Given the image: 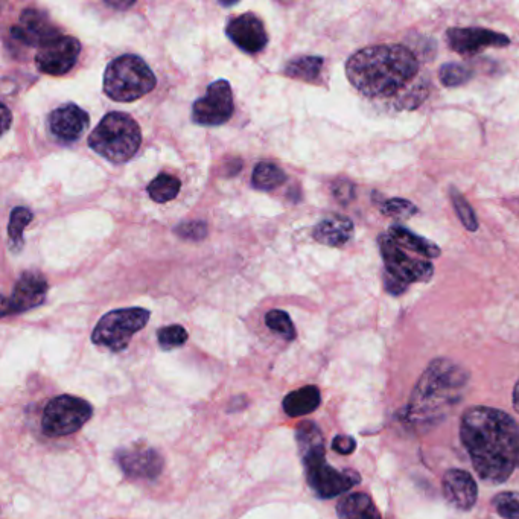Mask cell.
Returning <instances> with one entry per match:
<instances>
[{
	"label": "cell",
	"mask_w": 519,
	"mask_h": 519,
	"mask_svg": "<svg viewBox=\"0 0 519 519\" xmlns=\"http://www.w3.org/2000/svg\"><path fill=\"white\" fill-rule=\"evenodd\" d=\"M460 437L481 480L501 484L518 465L519 428L497 408L474 407L463 414Z\"/></svg>",
	"instance_id": "1"
},
{
	"label": "cell",
	"mask_w": 519,
	"mask_h": 519,
	"mask_svg": "<svg viewBox=\"0 0 519 519\" xmlns=\"http://www.w3.org/2000/svg\"><path fill=\"white\" fill-rule=\"evenodd\" d=\"M419 72V60L404 45L369 46L346 63L352 86L370 98H387L407 87Z\"/></svg>",
	"instance_id": "2"
},
{
	"label": "cell",
	"mask_w": 519,
	"mask_h": 519,
	"mask_svg": "<svg viewBox=\"0 0 519 519\" xmlns=\"http://www.w3.org/2000/svg\"><path fill=\"white\" fill-rule=\"evenodd\" d=\"M468 379V372L454 361L434 360L411 393L408 419L418 425L439 421L462 399Z\"/></svg>",
	"instance_id": "3"
},
{
	"label": "cell",
	"mask_w": 519,
	"mask_h": 519,
	"mask_svg": "<svg viewBox=\"0 0 519 519\" xmlns=\"http://www.w3.org/2000/svg\"><path fill=\"white\" fill-rule=\"evenodd\" d=\"M141 144V127L130 115L121 112L104 116L89 136L90 148L113 163L133 159Z\"/></svg>",
	"instance_id": "4"
},
{
	"label": "cell",
	"mask_w": 519,
	"mask_h": 519,
	"mask_svg": "<svg viewBox=\"0 0 519 519\" xmlns=\"http://www.w3.org/2000/svg\"><path fill=\"white\" fill-rule=\"evenodd\" d=\"M157 78L137 55H122L107 66L104 93L116 102H133L153 92Z\"/></svg>",
	"instance_id": "5"
},
{
	"label": "cell",
	"mask_w": 519,
	"mask_h": 519,
	"mask_svg": "<svg viewBox=\"0 0 519 519\" xmlns=\"http://www.w3.org/2000/svg\"><path fill=\"white\" fill-rule=\"evenodd\" d=\"M150 320V311L144 308H125L110 311L93 329L92 341L96 346L112 352L128 348L134 334L142 331Z\"/></svg>",
	"instance_id": "6"
},
{
	"label": "cell",
	"mask_w": 519,
	"mask_h": 519,
	"mask_svg": "<svg viewBox=\"0 0 519 519\" xmlns=\"http://www.w3.org/2000/svg\"><path fill=\"white\" fill-rule=\"evenodd\" d=\"M300 457L305 466L306 480L320 498L328 500V498L338 497L351 491L360 483L361 477L357 472L351 469L337 471L326 462L325 446L300 454Z\"/></svg>",
	"instance_id": "7"
},
{
	"label": "cell",
	"mask_w": 519,
	"mask_h": 519,
	"mask_svg": "<svg viewBox=\"0 0 519 519\" xmlns=\"http://www.w3.org/2000/svg\"><path fill=\"white\" fill-rule=\"evenodd\" d=\"M93 407L77 396L51 399L43 410L42 430L49 437H64L80 431L92 419Z\"/></svg>",
	"instance_id": "8"
},
{
	"label": "cell",
	"mask_w": 519,
	"mask_h": 519,
	"mask_svg": "<svg viewBox=\"0 0 519 519\" xmlns=\"http://www.w3.org/2000/svg\"><path fill=\"white\" fill-rule=\"evenodd\" d=\"M379 250L386 264V273L410 285L414 282H428L433 278L434 267L427 259H414L405 255L404 250L389 235L379 236Z\"/></svg>",
	"instance_id": "9"
},
{
	"label": "cell",
	"mask_w": 519,
	"mask_h": 519,
	"mask_svg": "<svg viewBox=\"0 0 519 519\" xmlns=\"http://www.w3.org/2000/svg\"><path fill=\"white\" fill-rule=\"evenodd\" d=\"M235 104L229 81L218 80L207 87L206 95L194 102L192 121L203 127H218L233 116Z\"/></svg>",
	"instance_id": "10"
},
{
	"label": "cell",
	"mask_w": 519,
	"mask_h": 519,
	"mask_svg": "<svg viewBox=\"0 0 519 519\" xmlns=\"http://www.w3.org/2000/svg\"><path fill=\"white\" fill-rule=\"evenodd\" d=\"M81 54V43L75 37L58 36L40 48L36 57L39 71L61 77L71 71Z\"/></svg>",
	"instance_id": "11"
},
{
	"label": "cell",
	"mask_w": 519,
	"mask_h": 519,
	"mask_svg": "<svg viewBox=\"0 0 519 519\" xmlns=\"http://www.w3.org/2000/svg\"><path fill=\"white\" fill-rule=\"evenodd\" d=\"M116 462L127 477L134 480H156L162 474L165 460L148 445H131L119 449Z\"/></svg>",
	"instance_id": "12"
},
{
	"label": "cell",
	"mask_w": 519,
	"mask_h": 519,
	"mask_svg": "<svg viewBox=\"0 0 519 519\" xmlns=\"http://www.w3.org/2000/svg\"><path fill=\"white\" fill-rule=\"evenodd\" d=\"M46 293H48V282L42 274L34 271L22 274L10 299L4 300V316L26 313L29 309L42 305Z\"/></svg>",
	"instance_id": "13"
},
{
	"label": "cell",
	"mask_w": 519,
	"mask_h": 519,
	"mask_svg": "<svg viewBox=\"0 0 519 519\" xmlns=\"http://www.w3.org/2000/svg\"><path fill=\"white\" fill-rule=\"evenodd\" d=\"M446 39L449 48L462 55H475L491 46L503 48L510 43L504 34L483 28H451L446 32Z\"/></svg>",
	"instance_id": "14"
},
{
	"label": "cell",
	"mask_w": 519,
	"mask_h": 519,
	"mask_svg": "<svg viewBox=\"0 0 519 519\" xmlns=\"http://www.w3.org/2000/svg\"><path fill=\"white\" fill-rule=\"evenodd\" d=\"M226 34L233 45L238 46L246 54L261 52L268 43L264 23L252 13L241 14L230 20Z\"/></svg>",
	"instance_id": "15"
},
{
	"label": "cell",
	"mask_w": 519,
	"mask_h": 519,
	"mask_svg": "<svg viewBox=\"0 0 519 519\" xmlns=\"http://www.w3.org/2000/svg\"><path fill=\"white\" fill-rule=\"evenodd\" d=\"M11 36L26 46H40L60 36L51 20L43 11L28 8L20 16L19 23L11 28Z\"/></svg>",
	"instance_id": "16"
},
{
	"label": "cell",
	"mask_w": 519,
	"mask_h": 519,
	"mask_svg": "<svg viewBox=\"0 0 519 519\" xmlns=\"http://www.w3.org/2000/svg\"><path fill=\"white\" fill-rule=\"evenodd\" d=\"M89 122V115L77 104H64L49 116V130L60 141L74 142L83 136Z\"/></svg>",
	"instance_id": "17"
},
{
	"label": "cell",
	"mask_w": 519,
	"mask_h": 519,
	"mask_svg": "<svg viewBox=\"0 0 519 519\" xmlns=\"http://www.w3.org/2000/svg\"><path fill=\"white\" fill-rule=\"evenodd\" d=\"M443 497L459 510H471L477 503L478 488L469 472L451 469L442 481Z\"/></svg>",
	"instance_id": "18"
},
{
	"label": "cell",
	"mask_w": 519,
	"mask_h": 519,
	"mask_svg": "<svg viewBox=\"0 0 519 519\" xmlns=\"http://www.w3.org/2000/svg\"><path fill=\"white\" fill-rule=\"evenodd\" d=\"M313 236L323 246L343 247L354 236V223L343 215H332L314 227Z\"/></svg>",
	"instance_id": "19"
},
{
	"label": "cell",
	"mask_w": 519,
	"mask_h": 519,
	"mask_svg": "<svg viewBox=\"0 0 519 519\" xmlns=\"http://www.w3.org/2000/svg\"><path fill=\"white\" fill-rule=\"evenodd\" d=\"M322 396L316 386H306L288 393L284 399V410L290 418H302L320 407Z\"/></svg>",
	"instance_id": "20"
},
{
	"label": "cell",
	"mask_w": 519,
	"mask_h": 519,
	"mask_svg": "<svg viewBox=\"0 0 519 519\" xmlns=\"http://www.w3.org/2000/svg\"><path fill=\"white\" fill-rule=\"evenodd\" d=\"M340 519H381L372 498L367 494H349L337 504Z\"/></svg>",
	"instance_id": "21"
},
{
	"label": "cell",
	"mask_w": 519,
	"mask_h": 519,
	"mask_svg": "<svg viewBox=\"0 0 519 519\" xmlns=\"http://www.w3.org/2000/svg\"><path fill=\"white\" fill-rule=\"evenodd\" d=\"M389 236L401 249L410 250V252L425 256V258H439L440 249L434 242L428 241L422 236L414 235L411 230L405 229V227H390Z\"/></svg>",
	"instance_id": "22"
},
{
	"label": "cell",
	"mask_w": 519,
	"mask_h": 519,
	"mask_svg": "<svg viewBox=\"0 0 519 519\" xmlns=\"http://www.w3.org/2000/svg\"><path fill=\"white\" fill-rule=\"evenodd\" d=\"M287 174L284 169L270 162H261L253 171L252 183L259 191L270 192L284 185Z\"/></svg>",
	"instance_id": "23"
},
{
	"label": "cell",
	"mask_w": 519,
	"mask_h": 519,
	"mask_svg": "<svg viewBox=\"0 0 519 519\" xmlns=\"http://www.w3.org/2000/svg\"><path fill=\"white\" fill-rule=\"evenodd\" d=\"M322 57H300L294 58L285 67V75L296 78V80L306 81V83H316L317 78L322 74Z\"/></svg>",
	"instance_id": "24"
},
{
	"label": "cell",
	"mask_w": 519,
	"mask_h": 519,
	"mask_svg": "<svg viewBox=\"0 0 519 519\" xmlns=\"http://www.w3.org/2000/svg\"><path fill=\"white\" fill-rule=\"evenodd\" d=\"M182 182L169 174H160L148 185V194L156 203H168L179 195Z\"/></svg>",
	"instance_id": "25"
},
{
	"label": "cell",
	"mask_w": 519,
	"mask_h": 519,
	"mask_svg": "<svg viewBox=\"0 0 519 519\" xmlns=\"http://www.w3.org/2000/svg\"><path fill=\"white\" fill-rule=\"evenodd\" d=\"M32 212L29 211L28 207L19 206L13 209L10 217V224H8V236H10L11 250L13 252H19L22 249L23 244V232L26 227L31 224Z\"/></svg>",
	"instance_id": "26"
},
{
	"label": "cell",
	"mask_w": 519,
	"mask_h": 519,
	"mask_svg": "<svg viewBox=\"0 0 519 519\" xmlns=\"http://www.w3.org/2000/svg\"><path fill=\"white\" fill-rule=\"evenodd\" d=\"M265 325L268 329L281 335L287 341H293L296 338L297 332L291 322L290 316L281 309H273L265 316Z\"/></svg>",
	"instance_id": "27"
},
{
	"label": "cell",
	"mask_w": 519,
	"mask_h": 519,
	"mask_svg": "<svg viewBox=\"0 0 519 519\" xmlns=\"http://www.w3.org/2000/svg\"><path fill=\"white\" fill-rule=\"evenodd\" d=\"M472 72L462 64H443L439 71V81L446 87H457L471 80Z\"/></svg>",
	"instance_id": "28"
},
{
	"label": "cell",
	"mask_w": 519,
	"mask_h": 519,
	"mask_svg": "<svg viewBox=\"0 0 519 519\" xmlns=\"http://www.w3.org/2000/svg\"><path fill=\"white\" fill-rule=\"evenodd\" d=\"M188 337V331L180 325L165 326L157 332V341H159L160 348L165 351L182 348L183 344L188 341Z\"/></svg>",
	"instance_id": "29"
},
{
	"label": "cell",
	"mask_w": 519,
	"mask_h": 519,
	"mask_svg": "<svg viewBox=\"0 0 519 519\" xmlns=\"http://www.w3.org/2000/svg\"><path fill=\"white\" fill-rule=\"evenodd\" d=\"M451 200H453L457 215H459L463 226H465L469 232H475V230L478 229V220L469 201L466 200L459 191H456V189H451Z\"/></svg>",
	"instance_id": "30"
},
{
	"label": "cell",
	"mask_w": 519,
	"mask_h": 519,
	"mask_svg": "<svg viewBox=\"0 0 519 519\" xmlns=\"http://www.w3.org/2000/svg\"><path fill=\"white\" fill-rule=\"evenodd\" d=\"M381 211L387 217L396 218V220H408V218L418 214V207L414 206L411 201L404 200V198H392V200L383 204Z\"/></svg>",
	"instance_id": "31"
},
{
	"label": "cell",
	"mask_w": 519,
	"mask_h": 519,
	"mask_svg": "<svg viewBox=\"0 0 519 519\" xmlns=\"http://www.w3.org/2000/svg\"><path fill=\"white\" fill-rule=\"evenodd\" d=\"M498 515L503 519H519V494L503 492L492 501Z\"/></svg>",
	"instance_id": "32"
},
{
	"label": "cell",
	"mask_w": 519,
	"mask_h": 519,
	"mask_svg": "<svg viewBox=\"0 0 519 519\" xmlns=\"http://www.w3.org/2000/svg\"><path fill=\"white\" fill-rule=\"evenodd\" d=\"M176 233L182 238L200 241L207 235V226L203 221H189V223L177 226Z\"/></svg>",
	"instance_id": "33"
},
{
	"label": "cell",
	"mask_w": 519,
	"mask_h": 519,
	"mask_svg": "<svg viewBox=\"0 0 519 519\" xmlns=\"http://www.w3.org/2000/svg\"><path fill=\"white\" fill-rule=\"evenodd\" d=\"M332 194L338 203L349 204L355 198V185L349 180H338L332 186Z\"/></svg>",
	"instance_id": "34"
},
{
	"label": "cell",
	"mask_w": 519,
	"mask_h": 519,
	"mask_svg": "<svg viewBox=\"0 0 519 519\" xmlns=\"http://www.w3.org/2000/svg\"><path fill=\"white\" fill-rule=\"evenodd\" d=\"M357 448V442L351 436H337L332 440V449L341 456H349Z\"/></svg>",
	"instance_id": "35"
},
{
	"label": "cell",
	"mask_w": 519,
	"mask_h": 519,
	"mask_svg": "<svg viewBox=\"0 0 519 519\" xmlns=\"http://www.w3.org/2000/svg\"><path fill=\"white\" fill-rule=\"evenodd\" d=\"M2 119H4V133H7L8 128H10L11 125V113L5 104L2 106Z\"/></svg>",
	"instance_id": "36"
},
{
	"label": "cell",
	"mask_w": 519,
	"mask_h": 519,
	"mask_svg": "<svg viewBox=\"0 0 519 519\" xmlns=\"http://www.w3.org/2000/svg\"><path fill=\"white\" fill-rule=\"evenodd\" d=\"M513 405H515V410L519 413V381L515 386V390H513Z\"/></svg>",
	"instance_id": "37"
},
{
	"label": "cell",
	"mask_w": 519,
	"mask_h": 519,
	"mask_svg": "<svg viewBox=\"0 0 519 519\" xmlns=\"http://www.w3.org/2000/svg\"><path fill=\"white\" fill-rule=\"evenodd\" d=\"M518 465H519V445H518Z\"/></svg>",
	"instance_id": "38"
}]
</instances>
